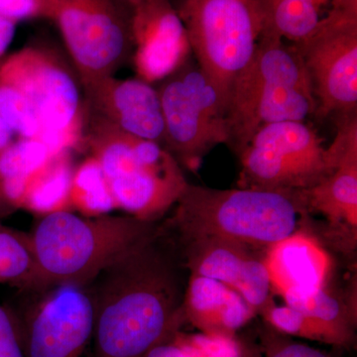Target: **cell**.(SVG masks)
<instances>
[{"label":"cell","instance_id":"6da1fadb","mask_svg":"<svg viewBox=\"0 0 357 357\" xmlns=\"http://www.w3.org/2000/svg\"><path fill=\"white\" fill-rule=\"evenodd\" d=\"M188 269L161 225L103 267L88 287L93 307L91 357H145L185 323Z\"/></svg>","mask_w":357,"mask_h":357},{"label":"cell","instance_id":"7a4b0ae2","mask_svg":"<svg viewBox=\"0 0 357 357\" xmlns=\"http://www.w3.org/2000/svg\"><path fill=\"white\" fill-rule=\"evenodd\" d=\"M164 227L175 239L215 237L264 251L302 229L303 190H218L188 184Z\"/></svg>","mask_w":357,"mask_h":357},{"label":"cell","instance_id":"3957f363","mask_svg":"<svg viewBox=\"0 0 357 357\" xmlns=\"http://www.w3.org/2000/svg\"><path fill=\"white\" fill-rule=\"evenodd\" d=\"M159 222L131 215H77L72 211L43 215L28 234L34 261L31 287L88 285L103 267L150 236Z\"/></svg>","mask_w":357,"mask_h":357},{"label":"cell","instance_id":"277c9868","mask_svg":"<svg viewBox=\"0 0 357 357\" xmlns=\"http://www.w3.org/2000/svg\"><path fill=\"white\" fill-rule=\"evenodd\" d=\"M84 147L102 166L115 208L138 220L160 222L189 184L165 147L86 114Z\"/></svg>","mask_w":357,"mask_h":357},{"label":"cell","instance_id":"5b68a950","mask_svg":"<svg viewBox=\"0 0 357 357\" xmlns=\"http://www.w3.org/2000/svg\"><path fill=\"white\" fill-rule=\"evenodd\" d=\"M316 112L311 79L295 45L261 32L255 55L230 93L227 145L238 155L262 126L305 121Z\"/></svg>","mask_w":357,"mask_h":357},{"label":"cell","instance_id":"8992f818","mask_svg":"<svg viewBox=\"0 0 357 357\" xmlns=\"http://www.w3.org/2000/svg\"><path fill=\"white\" fill-rule=\"evenodd\" d=\"M192 57L229 105L230 93L255 55L263 29L255 0H184L177 9Z\"/></svg>","mask_w":357,"mask_h":357},{"label":"cell","instance_id":"52a82bcc","mask_svg":"<svg viewBox=\"0 0 357 357\" xmlns=\"http://www.w3.org/2000/svg\"><path fill=\"white\" fill-rule=\"evenodd\" d=\"M0 81L20 89L42 126V142L55 152L84 147L86 107L76 70L55 52L27 46L0 61Z\"/></svg>","mask_w":357,"mask_h":357},{"label":"cell","instance_id":"ba28073f","mask_svg":"<svg viewBox=\"0 0 357 357\" xmlns=\"http://www.w3.org/2000/svg\"><path fill=\"white\" fill-rule=\"evenodd\" d=\"M164 147L182 168L197 172L206 155L229 139L227 105L194 58L157 84Z\"/></svg>","mask_w":357,"mask_h":357},{"label":"cell","instance_id":"9c48e42d","mask_svg":"<svg viewBox=\"0 0 357 357\" xmlns=\"http://www.w3.org/2000/svg\"><path fill=\"white\" fill-rule=\"evenodd\" d=\"M132 13L122 0H53L51 20L81 84L114 76L131 59Z\"/></svg>","mask_w":357,"mask_h":357},{"label":"cell","instance_id":"30bf717a","mask_svg":"<svg viewBox=\"0 0 357 357\" xmlns=\"http://www.w3.org/2000/svg\"><path fill=\"white\" fill-rule=\"evenodd\" d=\"M238 188L309 190L330 170L328 148L305 121H280L256 131L238 154Z\"/></svg>","mask_w":357,"mask_h":357},{"label":"cell","instance_id":"8fae6325","mask_svg":"<svg viewBox=\"0 0 357 357\" xmlns=\"http://www.w3.org/2000/svg\"><path fill=\"white\" fill-rule=\"evenodd\" d=\"M294 45L311 79L314 115L357 112V0H332L314 31Z\"/></svg>","mask_w":357,"mask_h":357},{"label":"cell","instance_id":"7c38bea8","mask_svg":"<svg viewBox=\"0 0 357 357\" xmlns=\"http://www.w3.org/2000/svg\"><path fill=\"white\" fill-rule=\"evenodd\" d=\"M30 292L34 303L20 319L13 314L25 356L91 354L93 307L86 285L62 284Z\"/></svg>","mask_w":357,"mask_h":357},{"label":"cell","instance_id":"4fadbf2b","mask_svg":"<svg viewBox=\"0 0 357 357\" xmlns=\"http://www.w3.org/2000/svg\"><path fill=\"white\" fill-rule=\"evenodd\" d=\"M173 239L190 274L215 279L229 286L256 314H262L273 306L269 275L263 255H255L257 249L215 237Z\"/></svg>","mask_w":357,"mask_h":357},{"label":"cell","instance_id":"5bb4252c","mask_svg":"<svg viewBox=\"0 0 357 357\" xmlns=\"http://www.w3.org/2000/svg\"><path fill=\"white\" fill-rule=\"evenodd\" d=\"M131 32V61L142 81L158 84L192 59L187 30L170 0L134 6Z\"/></svg>","mask_w":357,"mask_h":357},{"label":"cell","instance_id":"9a60e30c","mask_svg":"<svg viewBox=\"0 0 357 357\" xmlns=\"http://www.w3.org/2000/svg\"><path fill=\"white\" fill-rule=\"evenodd\" d=\"M328 152L330 170L318 184L303 190L307 213L323 215L356 243L357 112L337 115V133Z\"/></svg>","mask_w":357,"mask_h":357},{"label":"cell","instance_id":"2e32d148","mask_svg":"<svg viewBox=\"0 0 357 357\" xmlns=\"http://www.w3.org/2000/svg\"><path fill=\"white\" fill-rule=\"evenodd\" d=\"M81 86L86 114L164 146L163 114L154 84L138 77L119 79L114 75Z\"/></svg>","mask_w":357,"mask_h":357},{"label":"cell","instance_id":"e0dca14e","mask_svg":"<svg viewBox=\"0 0 357 357\" xmlns=\"http://www.w3.org/2000/svg\"><path fill=\"white\" fill-rule=\"evenodd\" d=\"M263 262L273 293L326 288L332 258L316 237L302 229L265 250Z\"/></svg>","mask_w":357,"mask_h":357},{"label":"cell","instance_id":"ac0fdd59","mask_svg":"<svg viewBox=\"0 0 357 357\" xmlns=\"http://www.w3.org/2000/svg\"><path fill=\"white\" fill-rule=\"evenodd\" d=\"M185 321L204 335L234 337L255 316L243 298L215 279L196 274L188 277L184 298Z\"/></svg>","mask_w":357,"mask_h":357},{"label":"cell","instance_id":"d6986e66","mask_svg":"<svg viewBox=\"0 0 357 357\" xmlns=\"http://www.w3.org/2000/svg\"><path fill=\"white\" fill-rule=\"evenodd\" d=\"M55 153L41 141L17 138L0 154V211L22 208L33 182Z\"/></svg>","mask_w":357,"mask_h":357},{"label":"cell","instance_id":"ffe728a7","mask_svg":"<svg viewBox=\"0 0 357 357\" xmlns=\"http://www.w3.org/2000/svg\"><path fill=\"white\" fill-rule=\"evenodd\" d=\"M74 169L72 151L54 154L33 182L22 208L42 217L56 211H72L70 189Z\"/></svg>","mask_w":357,"mask_h":357},{"label":"cell","instance_id":"44dd1931","mask_svg":"<svg viewBox=\"0 0 357 357\" xmlns=\"http://www.w3.org/2000/svg\"><path fill=\"white\" fill-rule=\"evenodd\" d=\"M262 16V32H269L293 44L306 39L321 20L323 0H255Z\"/></svg>","mask_w":357,"mask_h":357},{"label":"cell","instance_id":"7402d4cb","mask_svg":"<svg viewBox=\"0 0 357 357\" xmlns=\"http://www.w3.org/2000/svg\"><path fill=\"white\" fill-rule=\"evenodd\" d=\"M70 210L88 218L102 217L116 210L102 166L91 155L75 167L70 182Z\"/></svg>","mask_w":357,"mask_h":357},{"label":"cell","instance_id":"603a6c76","mask_svg":"<svg viewBox=\"0 0 357 357\" xmlns=\"http://www.w3.org/2000/svg\"><path fill=\"white\" fill-rule=\"evenodd\" d=\"M287 306L323 324L354 342L356 314L326 288L290 291L281 296Z\"/></svg>","mask_w":357,"mask_h":357},{"label":"cell","instance_id":"cb8c5ba5","mask_svg":"<svg viewBox=\"0 0 357 357\" xmlns=\"http://www.w3.org/2000/svg\"><path fill=\"white\" fill-rule=\"evenodd\" d=\"M267 325L281 335L314 340L326 344L349 347L354 344L344 335L293 307L274 304L262 314Z\"/></svg>","mask_w":357,"mask_h":357},{"label":"cell","instance_id":"d4e9b609","mask_svg":"<svg viewBox=\"0 0 357 357\" xmlns=\"http://www.w3.org/2000/svg\"><path fill=\"white\" fill-rule=\"evenodd\" d=\"M34 261L28 236L0 223V283L27 291L31 287Z\"/></svg>","mask_w":357,"mask_h":357},{"label":"cell","instance_id":"484cf974","mask_svg":"<svg viewBox=\"0 0 357 357\" xmlns=\"http://www.w3.org/2000/svg\"><path fill=\"white\" fill-rule=\"evenodd\" d=\"M0 117L18 139L42 142L43 126L30 100L11 84L0 81Z\"/></svg>","mask_w":357,"mask_h":357},{"label":"cell","instance_id":"4316f807","mask_svg":"<svg viewBox=\"0 0 357 357\" xmlns=\"http://www.w3.org/2000/svg\"><path fill=\"white\" fill-rule=\"evenodd\" d=\"M172 342L185 357H238L241 349L234 337L218 335H184L178 332Z\"/></svg>","mask_w":357,"mask_h":357},{"label":"cell","instance_id":"83f0119b","mask_svg":"<svg viewBox=\"0 0 357 357\" xmlns=\"http://www.w3.org/2000/svg\"><path fill=\"white\" fill-rule=\"evenodd\" d=\"M53 0H0V15L20 23L31 20H51Z\"/></svg>","mask_w":357,"mask_h":357},{"label":"cell","instance_id":"f1b7e54d","mask_svg":"<svg viewBox=\"0 0 357 357\" xmlns=\"http://www.w3.org/2000/svg\"><path fill=\"white\" fill-rule=\"evenodd\" d=\"M262 344L266 357H331L310 345L290 342L276 331H264Z\"/></svg>","mask_w":357,"mask_h":357},{"label":"cell","instance_id":"f546056e","mask_svg":"<svg viewBox=\"0 0 357 357\" xmlns=\"http://www.w3.org/2000/svg\"><path fill=\"white\" fill-rule=\"evenodd\" d=\"M0 357H26L10 311L0 306Z\"/></svg>","mask_w":357,"mask_h":357},{"label":"cell","instance_id":"4dcf8cb0","mask_svg":"<svg viewBox=\"0 0 357 357\" xmlns=\"http://www.w3.org/2000/svg\"><path fill=\"white\" fill-rule=\"evenodd\" d=\"M16 26H17V23L0 15V61L6 55L7 49L9 48L10 44L13 43L14 36H15Z\"/></svg>","mask_w":357,"mask_h":357},{"label":"cell","instance_id":"1f68e13d","mask_svg":"<svg viewBox=\"0 0 357 357\" xmlns=\"http://www.w3.org/2000/svg\"><path fill=\"white\" fill-rule=\"evenodd\" d=\"M145 357H185L173 342H165L154 347Z\"/></svg>","mask_w":357,"mask_h":357},{"label":"cell","instance_id":"d6a6232c","mask_svg":"<svg viewBox=\"0 0 357 357\" xmlns=\"http://www.w3.org/2000/svg\"><path fill=\"white\" fill-rule=\"evenodd\" d=\"M15 135H14L13 131L8 128V126L4 123L0 117V154L6 149L7 147L10 146L13 144Z\"/></svg>","mask_w":357,"mask_h":357},{"label":"cell","instance_id":"836d02e7","mask_svg":"<svg viewBox=\"0 0 357 357\" xmlns=\"http://www.w3.org/2000/svg\"><path fill=\"white\" fill-rule=\"evenodd\" d=\"M122 1L126 2L129 6H134L136 4L142 3V2L150 1V0H122Z\"/></svg>","mask_w":357,"mask_h":357},{"label":"cell","instance_id":"e575fe53","mask_svg":"<svg viewBox=\"0 0 357 357\" xmlns=\"http://www.w3.org/2000/svg\"><path fill=\"white\" fill-rule=\"evenodd\" d=\"M238 357H252V356H246V354H244L243 351H241V354H239Z\"/></svg>","mask_w":357,"mask_h":357}]
</instances>
